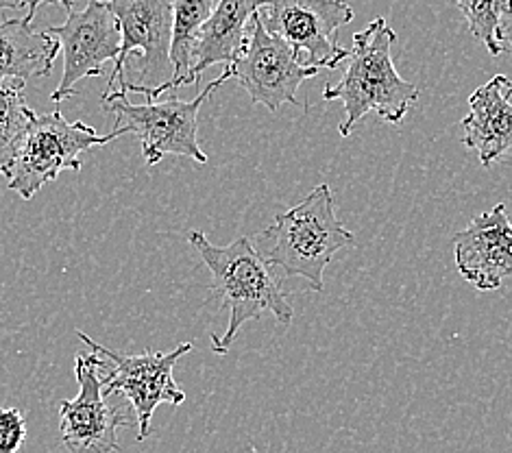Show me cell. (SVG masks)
Masks as SVG:
<instances>
[{
  "label": "cell",
  "instance_id": "1",
  "mask_svg": "<svg viewBox=\"0 0 512 453\" xmlns=\"http://www.w3.org/2000/svg\"><path fill=\"white\" fill-rule=\"evenodd\" d=\"M253 244L268 266L279 268L286 277L303 279L314 292H323L327 264L340 249L356 247V236L338 218L332 188L321 183L301 203L277 214Z\"/></svg>",
  "mask_w": 512,
  "mask_h": 453
},
{
  "label": "cell",
  "instance_id": "2",
  "mask_svg": "<svg viewBox=\"0 0 512 453\" xmlns=\"http://www.w3.org/2000/svg\"><path fill=\"white\" fill-rule=\"evenodd\" d=\"M188 242L197 249L214 277L210 292L223 301V308L229 312L223 338L212 334L216 353H227L240 327L249 321H258L264 314H273L275 321L284 327L292 323L295 310L288 303L277 277L271 273V266L249 238L242 236L227 247H216L205 238L203 231H190Z\"/></svg>",
  "mask_w": 512,
  "mask_h": 453
},
{
  "label": "cell",
  "instance_id": "3",
  "mask_svg": "<svg viewBox=\"0 0 512 453\" xmlns=\"http://www.w3.org/2000/svg\"><path fill=\"white\" fill-rule=\"evenodd\" d=\"M395 31L386 18H375L367 29L353 35L349 66L343 79L323 90L325 101L345 105V118L338 125L343 138H349L362 118L375 112L390 125H401L410 107L419 101V88L406 81L395 68L390 46Z\"/></svg>",
  "mask_w": 512,
  "mask_h": 453
},
{
  "label": "cell",
  "instance_id": "4",
  "mask_svg": "<svg viewBox=\"0 0 512 453\" xmlns=\"http://www.w3.org/2000/svg\"><path fill=\"white\" fill-rule=\"evenodd\" d=\"M125 133L131 131L127 127H116L112 133L101 136L81 120L70 122L59 109L35 116L7 175V188L16 192L20 199L31 201L46 183L55 181L64 170L79 173L83 168L79 155L83 151L109 144Z\"/></svg>",
  "mask_w": 512,
  "mask_h": 453
},
{
  "label": "cell",
  "instance_id": "5",
  "mask_svg": "<svg viewBox=\"0 0 512 453\" xmlns=\"http://www.w3.org/2000/svg\"><path fill=\"white\" fill-rule=\"evenodd\" d=\"M227 79H234V70L225 68L197 99L181 101L177 96L168 101H151L144 105L129 103L127 96L103 101L105 112L116 116L118 127L136 133L142 144V157L149 166L160 164L166 155L190 157L194 162L207 164V155L199 146V112L205 101L221 88Z\"/></svg>",
  "mask_w": 512,
  "mask_h": 453
},
{
  "label": "cell",
  "instance_id": "6",
  "mask_svg": "<svg viewBox=\"0 0 512 453\" xmlns=\"http://www.w3.org/2000/svg\"><path fill=\"white\" fill-rule=\"evenodd\" d=\"M79 340L85 342L90 349H94L103 358L112 360V373L105 377V397L120 393L131 403L133 412L140 425L138 440H144L151 434V421L155 410L162 403L170 406H181L186 401L184 390H179L175 384V364L179 358L194 349L192 342H181L179 347L168 353L157 351H144L138 355H120L112 349H107L99 342H94L85 332H77Z\"/></svg>",
  "mask_w": 512,
  "mask_h": 453
},
{
  "label": "cell",
  "instance_id": "7",
  "mask_svg": "<svg viewBox=\"0 0 512 453\" xmlns=\"http://www.w3.org/2000/svg\"><path fill=\"white\" fill-rule=\"evenodd\" d=\"M264 27L279 35L306 66L336 70L349 51L336 44V31L353 20L347 0H262Z\"/></svg>",
  "mask_w": 512,
  "mask_h": 453
},
{
  "label": "cell",
  "instance_id": "8",
  "mask_svg": "<svg viewBox=\"0 0 512 453\" xmlns=\"http://www.w3.org/2000/svg\"><path fill=\"white\" fill-rule=\"evenodd\" d=\"M120 27V55L107 81L105 94H112L127 66L131 53L142 55L140 83L144 88H160L173 77V0H105Z\"/></svg>",
  "mask_w": 512,
  "mask_h": 453
},
{
  "label": "cell",
  "instance_id": "9",
  "mask_svg": "<svg viewBox=\"0 0 512 453\" xmlns=\"http://www.w3.org/2000/svg\"><path fill=\"white\" fill-rule=\"evenodd\" d=\"M234 79L251 96L253 105L277 112L282 105H301L297 90L303 81L319 75L323 68L306 66L292 48L264 27L260 14L253 18L245 53L234 66Z\"/></svg>",
  "mask_w": 512,
  "mask_h": 453
},
{
  "label": "cell",
  "instance_id": "10",
  "mask_svg": "<svg viewBox=\"0 0 512 453\" xmlns=\"http://www.w3.org/2000/svg\"><path fill=\"white\" fill-rule=\"evenodd\" d=\"M105 366L103 355L96 351L75 358L79 395L59 406V434L70 453H116L118 430L131 425L123 408H112L105 401L101 375Z\"/></svg>",
  "mask_w": 512,
  "mask_h": 453
},
{
  "label": "cell",
  "instance_id": "11",
  "mask_svg": "<svg viewBox=\"0 0 512 453\" xmlns=\"http://www.w3.org/2000/svg\"><path fill=\"white\" fill-rule=\"evenodd\" d=\"M46 31L59 40L64 55L62 81L51 94L53 105L77 96L75 85L81 79L101 77L107 61H118L123 38L114 11L105 0H90L83 11L72 9L64 24Z\"/></svg>",
  "mask_w": 512,
  "mask_h": 453
},
{
  "label": "cell",
  "instance_id": "12",
  "mask_svg": "<svg viewBox=\"0 0 512 453\" xmlns=\"http://www.w3.org/2000/svg\"><path fill=\"white\" fill-rule=\"evenodd\" d=\"M454 257L460 277L482 292L499 290L512 277V223L506 205L475 216L454 236Z\"/></svg>",
  "mask_w": 512,
  "mask_h": 453
},
{
  "label": "cell",
  "instance_id": "13",
  "mask_svg": "<svg viewBox=\"0 0 512 453\" xmlns=\"http://www.w3.org/2000/svg\"><path fill=\"white\" fill-rule=\"evenodd\" d=\"M512 79L497 75L469 96L462 144L478 153L482 166L499 162L512 149Z\"/></svg>",
  "mask_w": 512,
  "mask_h": 453
},
{
  "label": "cell",
  "instance_id": "14",
  "mask_svg": "<svg viewBox=\"0 0 512 453\" xmlns=\"http://www.w3.org/2000/svg\"><path fill=\"white\" fill-rule=\"evenodd\" d=\"M260 9L262 0H218L214 14L203 24L194 46V85L207 68L216 64L231 68L236 64L249 42L247 24L260 14Z\"/></svg>",
  "mask_w": 512,
  "mask_h": 453
},
{
  "label": "cell",
  "instance_id": "15",
  "mask_svg": "<svg viewBox=\"0 0 512 453\" xmlns=\"http://www.w3.org/2000/svg\"><path fill=\"white\" fill-rule=\"evenodd\" d=\"M216 5L218 0H173V46H170L173 77L160 88H144V85H136L133 81H120L112 94H103V101L127 94H142L146 99L155 101L157 96L177 90L181 85H194V46H197L203 24L210 20Z\"/></svg>",
  "mask_w": 512,
  "mask_h": 453
},
{
  "label": "cell",
  "instance_id": "16",
  "mask_svg": "<svg viewBox=\"0 0 512 453\" xmlns=\"http://www.w3.org/2000/svg\"><path fill=\"white\" fill-rule=\"evenodd\" d=\"M33 22L14 18L0 22V79L48 77L62 46L48 31H33Z\"/></svg>",
  "mask_w": 512,
  "mask_h": 453
},
{
  "label": "cell",
  "instance_id": "17",
  "mask_svg": "<svg viewBox=\"0 0 512 453\" xmlns=\"http://www.w3.org/2000/svg\"><path fill=\"white\" fill-rule=\"evenodd\" d=\"M27 83L20 79H0V175H9L11 166L31 127L35 112L24 99Z\"/></svg>",
  "mask_w": 512,
  "mask_h": 453
},
{
  "label": "cell",
  "instance_id": "18",
  "mask_svg": "<svg viewBox=\"0 0 512 453\" xmlns=\"http://www.w3.org/2000/svg\"><path fill=\"white\" fill-rule=\"evenodd\" d=\"M454 5L467 18L469 31L486 46L493 57L504 53L502 20L512 9V0H454Z\"/></svg>",
  "mask_w": 512,
  "mask_h": 453
},
{
  "label": "cell",
  "instance_id": "19",
  "mask_svg": "<svg viewBox=\"0 0 512 453\" xmlns=\"http://www.w3.org/2000/svg\"><path fill=\"white\" fill-rule=\"evenodd\" d=\"M27 438V423L18 408H0V453H18Z\"/></svg>",
  "mask_w": 512,
  "mask_h": 453
},
{
  "label": "cell",
  "instance_id": "20",
  "mask_svg": "<svg viewBox=\"0 0 512 453\" xmlns=\"http://www.w3.org/2000/svg\"><path fill=\"white\" fill-rule=\"evenodd\" d=\"M42 5H62L68 14L72 9H75V5H72V0H31V5L27 9V14H24V18H27L29 22H33L35 18V11H38Z\"/></svg>",
  "mask_w": 512,
  "mask_h": 453
},
{
  "label": "cell",
  "instance_id": "21",
  "mask_svg": "<svg viewBox=\"0 0 512 453\" xmlns=\"http://www.w3.org/2000/svg\"><path fill=\"white\" fill-rule=\"evenodd\" d=\"M502 40L512 46V9L504 16L502 20Z\"/></svg>",
  "mask_w": 512,
  "mask_h": 453
},
{
  "label": "cell",
  "instance_id": "22",
  "mask_svg": "<svg viewBox=\"0 0 512 453\" xmlns=\"http://www.w3.org/2000/svg\"><path fill=\"white\" fill-rule=\"evenodd\" d=\"M31 0H0V11L3 9H29Z\"/></svg>",
  "mask_w": 512,
  "mask_h": 453
}]
</instances>
